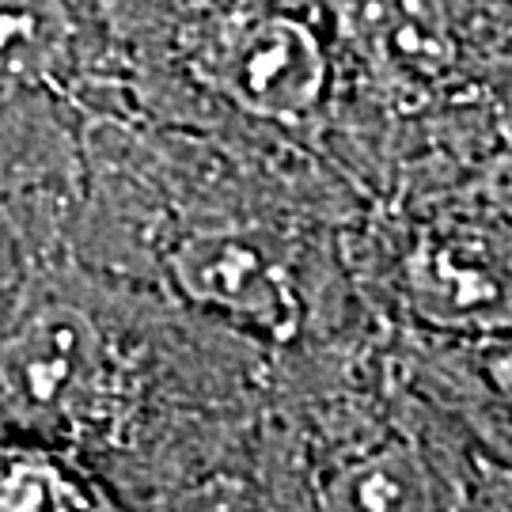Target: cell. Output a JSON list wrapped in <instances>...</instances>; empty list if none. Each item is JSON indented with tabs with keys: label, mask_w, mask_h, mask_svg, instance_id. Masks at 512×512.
<instances>
[{
	"label": "cell",
	"mask_w": 512,
	"mask_h": 512,
	"mask_svg": "<svg viewBox=\"0 0 512 512\" xmlns=\"http://www.w3.org/2000/svg\"><path fill=\"white\" fill-rule=\"evenodd\" d=\"M65 247H73V239L61 220L27 205L0 183V300L16 289V281L35 258Z\"/></svg>",
	"instance_id": "cell-6"
},
{
	"label": "cell",
	"mask_w": 512,
	"mask_h": 512,
	"mask_svg": "<svg viewBox=\"0 0 512 512\" xmlns=\"http://www.w3.org/2000/svg\"><path fill=\"white\" fill-rule=\"evenodd\" d=\"M129 512H266V505H262L251 475H220L175 490V494L129 505Z\"/></svg>",
	"instance_id": "cell-7"
},
{
	"label": "cell",
	"mask_w": 512,
	"mask_h": 512,
	"mask_svg": "<svg viewBox=\"0 0 512 512\" xmlns=\"http://www.w3.org/2000/svg\"><path fill=\"white\" fill-rule=\"evenodd\" d=\"M274 353L92 274L73 247L0 300V433L88 463L126 505L251 475Z\"/></svg>",
	"instance_id": "cell-1"
},
{
	"label": "cell",
	"mask_w": 512,
	"mask_h": 512,
	"mask_svg": "<svg viewBox=\"0 0 512 512\" xmlns=\"http://www.w3.org/2000/svg\"><path fill=\"white\" fill-rule=\"evenodd\" d=\"M395 300L410 323L448 342L512 330V228L482 220H429L403 239Z\"/></svg>",
	"instance_id": "cell-3"
},
{
	"label": "cell",
	"mask_w": 512,
	"mask_h": 512,
	"mask_svg": "<svg viewBox=\"0 0 512 512\" xmlns=\"http://www.w3.org/2000/svg\"><path fill=\"white\" fill-rule=\"evenodd\" d=\"M213 73L239 110L266 122H296L319 107L327 57L308 23L262 12L232 27Z\"/></svg>",
	"instance_id": "cell-4"
},
{
	"label": "cell",
	"mask_w": 512,
	"mask_h": 512,
	"mask_svg": "<svg viewBox=\"0 0 512 512\" xmlns=\"http://www.w3.org/2000/svg\"><path fill=\"white\" fill-rule=\"evenodd\" d=\"M459 512H512V463L486 459L471 497L459 505Z\"/></svg>",
	"instance_id": "cell-8"
},
{
	"label": "cell",
	"mask_w": 512,
	"mask_h": 512,
	"mask_svg": "<svg viewBox=\"0 0 512 512\" xmlns=\"http://www.w3.org/2000/svg\"><path fill=\"white\" fill-rule=\"evenodd\" d=\"M486 459L406 346L338 330L274 353L251 456L266 512H459Z\"/></svg>",
	"instance_id": "cell-2"
},
{
	"label": "cell",
	"mask_w": 512,
	"mask_h": 512,
	"mask_svg": "<svg viewBox=\"0 0 512 512\" xmlns=\"http://www.w3.org/2000/svg\"><path fill=\"white\" fill-rule=\"evenodd\" d=\"M0 512H129V505L69 452L0 433Z\"/></svg>",
	"instance_id": "cell-5"
}]
</instances>
